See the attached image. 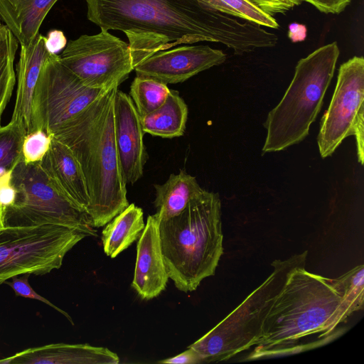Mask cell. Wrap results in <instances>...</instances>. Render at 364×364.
<instances>
[{
  "label": "cell",
  "instance_id": "30bf717a",
  "mask_svg": "<svg viewBox=\"0 0 364 364\" xmlns=\"http://www.w3.org/2000/svg\"><path fill=\"white\" fill-rule=\"evenodd\" d=\"M59 57L68 69L92 88L119 85L134 70L129 43L104 28L97 34H84L70 41Z\"/></svg>",
  "mask_w": 364,
  "mask_h": 364
},
{
  "label": "cell",
  "instance_id": "cb8c5ba5",
  "mask_svg": "<svg viewBox=\"0 0 364 364\" xmlns=\"http://www.w3.org/2000/svg\"><path fill=\"white\" fill-rule=\"evenodd\" d=\"M331 284L343 300L346 315L363 308L364 266H356L336 279H331Z\"/></svg>",
  "mask_w": 364,
  "mask_h": 364
},
{
  "label": "cell",
  "instance_id": "ffe728a7",
  "mask_svg": "<svg viewBox=\"0 0 364 364\" xmlns=\"http://www.w3.org/2000/svg\"><path fill=\"white\" fill-rule=\"evenodd\" d=\"M188 106L178 91L170 90L157 109L140 117L144 133L166 139L183 136L188 119Z\"/></svg>",
  "mask_w": 364,
  "mask_h": 364
},
{
  "label": "cell",
  "instance_id": "4316f807",
  "mask_svg": "<svg viewBox=\"0 0 364 364\" xmlns=\"http://www.w3.org/2000/svg\"><path fill=\"white\" fill-rule=\"evenodd\" d=\"M52 136L43 130H36L24 136L22 144V159L26 164L39 163L48 151Z\"/></svg>",
  "mask_w": 364,
  "mask_h": 364
},
{
  "label": "cell",
  "instance_id": "6da1fadb",
  "mask_svg": "<svg viewBox=\"0 0 364 364\" xmlns=\"http://www.w3.org/2000/svg\"><path fill=\"white\" fill-rule=\"evenodd\" d=\"M88 20L121 31L129 41L167 50L178 44L220 43L235 54L270 48L277 36L263 26L222 13L205 0H85Z\"/></svg>",
  "mask_w": 364,
  "mask_h": 364
},
{
  "label": "cell",
  "instance_id": "e0dca14e",
  "mask_svg": "<svg viewBox=\"0 0 364 364\" xmlns=\"http://www.w3.org/2000/svg\"><path fill=\"white\" fill-rule=\"evenodd\" d=\"M46 37L38 34L27 46H21L17 64V89L11 122L28 132L32 97L41 67L51 55L46 46Z\"/></svg>",
  "mask_w": 364,
  "mask_h": 364
},
{
  "label": "cell",
  "instance_id": "7402d4cb",
  "mask_svg": "<svg viewBox=\"0 0 364 364\" xmlns=\"http://www.w3.org/2000/svg\"><path fill=\"white\" fill-rule=\"evenodd\" d=\"M18 41L4 24L0 26V127L2 114L16 83L14 68Z\"/></svg>",
  "mask_w": 364,
  "mask_h": 364
},
{
  "label": "cell",
  "instance_id": "83f0119b",
  "mask_svg": "<svg viewBox=\"0 0 364 364\" xmlns=\"http://www.w3.org/2000/svg\"><path fill=\"white\" fill-rule=\"evenodd\" d=\"M30 274L26 273L23 274L14 276L11 279V282L5 281L4 283L8 284L11 287V289L15 292L16 296H22L24 298H28L32 299H36L50 306L53 309L63 314L65 316H66L70 321H72L71 318L63 310L57 307L55 305L52 304L49 300L43 297L40 294H37L33 288L31 287L28 282V278L30 277Z\"/></svg>",
  "mask_w": 364,
  "mask_h": 364
},
{
  "label": "cell",
  "instance_id": "e575fe53",
  "mask_svg": "<svg viewBox=\"0 0 364 364\" xmlns=\"http://www.w3.org/2000/svg\"><path fill=\"white\" fill-rule=\"evenodd\" d=\"M4 210L0 205V230L6 228L4 224Z\"/></svg>",
  "mask_w": 364,
  "mask_h": 364
},
{
  "label": "cell",
  "instance_id": "836d02e7",
  "mask_svg": "<svg viewBox=\"0 0 364 364\" xmlns=\"http://www.w3.org/2000/svg\"><path fill=\"white\" fill-rule=\"evenodd\" d=\"M289 9L301 4V0H282Z\"/></svg>",
  "mask_w": 364,
  "mask_h": 364
},
{
  "label": "cell",
  "instance_id": "ac0fdd59",
  "mask_svg": "<svg viewBox=\"0 0 364 364\" xmlns=\"http://www.w3.org/2000/svg\"><path fill=\"white\" fill-rule=\"evenodd\" d=\"M58 0H0V18L20 45L27 46L39 34L46 15Z\"/></svg>",
  "mask_w": 364,
  "mask_h": 364
},
{
  "label": "cell",
  "instance_id": "44dd1931",
  "mask_svg": "<svg viewBox=\"0 0 364 364\" xmlns=\"http://www.w3.org/2000/svg\"><path fill=\"white\" fill-rule=\"evenodd\" d=\"M145 227L141 208L132 203L106 224L102 232L105 253L111 258L128 248Z\"/></svg>",
  "mask_w": 364,
  "mask_h": 364
},
{
  "label": "cell",
  "instance_id": "f546056e",
  "mask_svg": "<svg viewBox=\"0 0 364 364\" xmlns=\"http://www.w3.org/2000/svg\"><path fill=\"white\" fill-rule=\"evenodd\" d=\"M314 6L326 14H339L350 3L351 0H301Z\"/></svg>",
  "mask_w": 364,
  "mask_h": 364
},
{
  "label": "cell",
  "instance_id": "603a6c76",
  "mask_svg": "<svg viewBox=\"0 0 364 364\" xmlns=\"http://www.w3.org/2000/svg\"><path fill=\"white\" fill-rule=\"evenodd\" d=\"M170 89L157 80L136 75L130 86L129 97L140 117L160 107L166 100Z\"/></svg>",
  "mask_w": 364,
  "mask_h": 364
},
{
  "label": "cell",
  "instance_id": "2e32d148",
  "mask_svg": "<svg viewBox=\"0 0 364 364\" xmlns=\"http://www.w3.org/2000/svg\"><path fill=\"white\" fill-rule=\"evenodd\" d=\"M40 164L60 191L87 213L90 198L86 182L81 166L71 150L52 136L50 148Z\"/></svg>",
  "mask_w": 364,
  "mask_h": 364
},
{
  "label": "cell",
  "instance_id": "7c38bea8",
  "mask_svg": "<svg viewBox=\"0 0 364 364\" xmlns=\"http://www.w3.org/2000/svg\"><path fill=\"white\" fill-rule=\"evenodd\" d=\"M226 55L205 45L183 46L154 53L139 63L136 75L166 85L183 82L198 73L223 63Z\"/></svg>",
  "mask_w": 364,
  "mask_h": 364
},
{
  "label": "cell",
  "instance_id": "9c48e42d",
  "mask_svg": "<svg viewBox=\"0 0 364 364\" xmlns=\"http://www.w3.org/2000/svg\"><path fill=\"white\" fill-rule=\"evenodd\" d=\"M107 90L86 85L60 62L59 55L51 54L35 85L27 134L41 129L53 135Z\"/></svg>",
  "mask_w": 364,
  "mask_h": 364
},
{
  "label": "cell",
  "instance_id": "5bb4252c",
  "mask_svg": "<svg viewBox=\"0 0 364 364\" xmlns=\"http://www.w3.org/2000/svg\"><path fill=\"white\" fill-rule=\"evenodd\" d=\"M159 223L156 213L149 215L136 245L132 287L142 299L158 296L169 279L161 252Z\"/></svg>",
  "mask_w": 364,
  "mask_h": 364
},
{
  "label": "cell",
  "instance_id": "8992f818",
  "mask_svg": "<svg viewBox=\"0 0 364 364\" xmlns=\"http://www.w3.org/2000/svg\"><path fill=\"white\" fill-rule=\"evenodd\" d=\"M308 252L274 260L273 272L230 314L188 347L202 363L220 362L256 346L265 321L289 274L306 265Z\"/></svg>",
  "mask_w": 364,
  "mask_h": 364
},
{
  "label": "cell",
  "instance_id": "1f68e13d",
  "mask_svg": "<svg viewBox=\"0 0 364 364\" xmlns=\"http://www.w3.org/2000/svg\"><path fill=\"white\" fill-rule=\"evenodd\" d=\"M271 16L283 14L290 9L282 0H248Z\"/></svg>",
  "mask_w": 364,
  "mask_h": 364
},
{
  "label": "cell",
  "instance_id": "d4e9b609",
  "mask_svg": "<svg viewBox=\"0 0 364 364\" xmlns=\"http://www.w3.org/2000/svg\"><path fill=\"white\" fill-rule=\"evenodd\" d=\"M212 8L232 16L257 23L263 27L277 28L275 18L248 0H205Z\"/></svg>",
  "mask_w": 364,
  "mask_h": 364
},
{
  "label": "cell",
  "instance_id": "3957f363",
  "mask_svg": "<svg viewBox=\"0 0 364 364\" xmlns=\"http://www.w3.org/2000/svg\"><path fill=\"white\" fill-rule=\"evenodd\" d=\"M348 318L331 279L298 267L272 306L251 358L290 351L300 339L328 335Z\"/></svg>",
  "mask_w": 364,
  "mask_h": 364
},
{
  "label": "cell",
  "instance_id": "277c9868",
  "mask_svg": "<svg viewBox=\"0 0 364 364\" xmlns=\"http://www.w3.org/2000/svg\"><path fill=\"white\" fill-rule=\"evenodd\" d=\"M161 252L169 279L183 292L215 274L223 253L218 193L203 190L178 215L160 220Z\"/></svg>",
  "mask_w": 364,
  "mask_h": 364
},
{
  "label": "cell",
  "instance_id": "d6a6232c",
  "mask_svg": "<svg viewBox=\"0 0 364 364\" xmlns=\"http://www.w3.org/2000/svg\"><path fill=\"white\" fill-rule=\"evenodd\" d=\"M160 363L166 364H198L202 363L198 354L191 348L188 347V349L183 353L169 358L161 360Z\"/></svg>",
  "mask_w": 364,
  "mask_h": 364
},
{
  "label": "cell",
  "instance_id": "484cf974",
  "mask_svg": "<svg viewBox=\"0 0 364 364\" xmlns=\"http://www.w3.org/2000/svg\"><path fill=\"white\" fill-rule=\"evenodd\" d=\"M26 131L11 123L0 127V171L12 170L22 159V144Z\"/></svg>",
  "mask_w": 364,
  "mask_h": 364
},
{
  "label": "cell",
  "instance_id": "52a82bcc",
  "mask_svg": "<svg viewBox=\"0 0 364 364\" xmlns=\"http://www.w3.org/2000/svg\"><path fill=\"white\" fill-rule=\"evenodd\" d=\"M11 180L16 195L4 212L5 227L57 225L97 235L87 213L60 191L40 162L26 164L21 159L12 169Z\"/></svg>",
  "mask_w": 364,
  "mask_h": 364
},
{
  "label": "cell",
  "instance_id": "8fae6325",
  "mask_svg": "<svg viewBox=\"0 0 364 364\" xmlns=\"http://www.w3.org/2000/svg\"><path fill=\"white\" fill-rule=\"evenodd\" d=\"M363 100L364 58L354 56L340 66L331 101L321 120L317 142L323 159L353 135L356 125L364 120Z\"/></svg>",
  "mask_w": 364,
  "mask_h": 364
},
{
  "label": "cell",
  "instance_id": "4dcf8cb0",
  "mask_svg": "<svg viewBox=\"0 0 364 364\" xmlns=\"http://www.w3.org/2000/svg\"><path fill=\"white\" fill-rule=\"evenodd\" d=\"M66 45L67 39L63 31L52 30L48 32L46 38V46L50 54H58Z\"/></svg>",
  "mask_w": 364,
  "mask_h": 364
},
{
  "label": "cell",
  "instance_id": "4fadbf2b",
  "mask_svg": "<svg viewBox=\"0 0 364 364\" xmlns=\"http://www.w3.org/2000/svg\"><path fill=\"white\" fill-rule=\"evenodd\" d=\"M114 138L124 181L134 184L143 174L146 154L141 119L129 95L117 90L114 99Z\"/></svg>",
  "mask_w": 364,
  "mask_h": 364
},
{
  "label": "cell",
  "instance_id": "ba28073f",
  "mask_svg": "<svg viewBox=\"0 0 364 364\" xmlns=\"http://www.w3.org/2000/svg\"><path fill=\"white\" fill-rule=\"evenodd\" d=\"M85 237L57 225L6 227L0 230V284L14 276L59 269L66 254Z\"/></svg>",
  "mask_w": 364,
  "mask_h": 364
},
{
  "label": "cell",
  "instance_id": "d590c367",
  "mask_svg": "<svg viewBox=\"0 0 364 364\" xmlns=\"http://www.w3.org/2000/svg\"><path fill=\"white\" fill-rule=\"evenodd\" d=\"M1 24H2V23H0V26H1Z\"/></svg>",
  "mask_w": 364,
  "mask_h": 364
},
{
  "label": "cell",
  "instance_id": "f1b7e54d",
  "mask_svg": "<svg viewBox=\"0 0 364 364\" xmlns=\"http://www.w3.org/2000/svg\"><path fill=\"white\" fill-rule=\"evenodd\" d=\"M11 171H8L0 176V205L4 213L14 203L16 199V191L11 180Z\"/></svg>",
  "mask_w": 364,
  "mask_h": 364
},
{
  "label": "cell",
  "instance_id": "5b68a950",
  "mask_svg": "<svg viewBox=\"0 0 364 364\" xmlns=\"http://www.w3.org/2000/svg\"><path fill=\"white\" fill-rule=\"evenodd\" d=\"M339 53L337 43L333 42L299 60L289 86L264 122L267 136L262 154L286 149L309 134L333 77Z\"/></svg>",
  "mask_w": 364,
  "mask_h": 364
},
{
  "label": "cell",
  "instance_id": "d6986e66",
  "mask_svg": "<svg viewBox=\"0 0 364 364\" xmlns=\"http://www.w3.org/2000/svg\"><path fill=\"white\" fill-rule=\"evenodd\" d=\"M154 187V204L160 220L181 213L191 199L203 190L199 186L196 178L183 169L177 174L171 173L163 184H155Z\"/></svg>",
  "mask_w": 364,
  "mask_h": 364
},
{
  "label": "cell",
  "instance_id": "9a60e30c",
  "mask_svg": "<svg viewBox=\"0 0 364 364\" xmlns=\"http://www.w3.org/2000/svg\"><path fill=\"white\" fill-rule=\"evenodd\" d=\"M118 355L104 347L53 343L27 348L0 360V364H117Z\"/></svg>",
  "mask_w": 364,
  "mask_h": 364
},
{
  "label": "cell",
  "instance_id": "7a4b0ae2",
  "mask_svg": "<svg viewBox=\"0 0 364 364\" xmlns=\"http://www.w3.org/2000/svg\"><path fill=\"white\" fill-rule=\"evenodd\" d=\"M109 88L52 136L65 144L82 170L90 198L87 213L92 226L105 225L128 205L114 138V99Z\"/></svg>",
  "mask_w": 364,
  "mask_h": 364
}]
</instances>
